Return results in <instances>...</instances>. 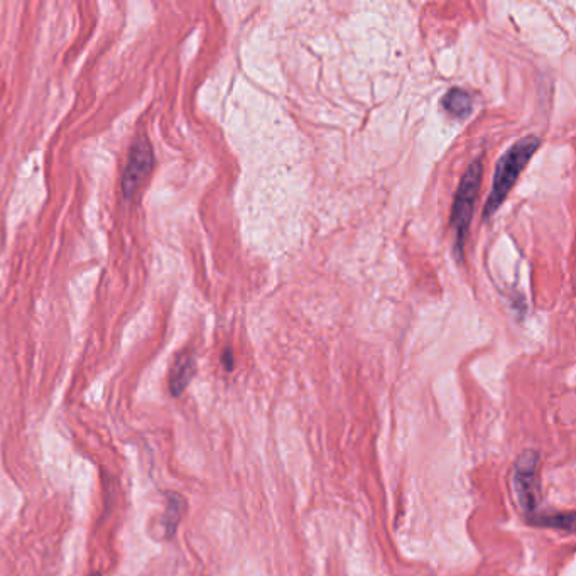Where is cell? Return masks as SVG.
<instances>
[{"label": "cell", "instance_id": "6da1fadb", "mask_svg": "<svg viewBox=\"0 0 576 576\" xmlns=\"http://www.w3.org/2000/svg\"><path fill=\"white\" fill-rule=\"evenodd\" d=\"M539 146H541L539 137H524L521 141H517L516 144L499 159L497 169H495L492 191H490L489 200L485 203V220H489V218L499 210L500 205L504 203L507 195H509V191L512 190V186L516 185L517 178H519V174L522 173V169L528 166L529 159L533 158Z\"/></svg>", "mask_w": 576, "mask_h": 576}, {"label": "cell", "instance_id": "52a82bcc", "mask_svg": "<svg viewBox=\"0 0 576 576\" xmlns=\"http://www.w3.org/2000/svg\"><path fill=\"white\" fill-rule=\"evenodd\" d=\"M183 507H185V502H183L180 495H168V511H166V517H164V526H166L168 536H173L174 529L180 524L181 516H183V511H185Z\"/></svg>", "mask_w": 576, "mask_h": 576}, {"label": "cell", "instance_id": "3957f363", "mask_svg": "<svg viewBox=\"0 0 576 576\" xmlns=\"http://www.w3.org/2000/svg\"><path fill=\"white\" fill-rule=\"evenodd\" d=\"M538 455L534 452L522 453L514 468V490L522 511L529 519L536 516L538 509Z\"/></svg>", "mask_w": 576, "mask_h": 576}, {"label": "cell", "instance_id": "277c9868", "mask_svg": "<svg viewBox=\"0 0 576 576\" xmlns=\"http://www.w3.org/2000/svg\"><path fill=\"white\" fill-rule=\"evenodd\" d=\"M154 164V151L147 137L141 136L134 141L125 163L122 176V190L127 198L136 195L142 183L146 181Z\"/></svg>", "mask_w": 576, "mask_h": 576}, {"label": "cell", "instance_id": "7a4b0ae2", "mask_svg": "<svg viewBox=\"0 0 576 576\" xmlns=\"http://www.w3.org/2000/svg\"><path fill=\"white\" fill-rule=\"evenodd\" d=\"M482 176H484L482 159H475L468 166L465 174H463L460 186H458L457 193H455L452 210V229L453 234H455V249H457L458 257L463 256V247H465L468 232H470V223H472L475 202H477V196H479Z\"/></svg>", "mask_w": 576, "mask_h": 576}, {"label": "cell", "instance_id": "ba28073f", "mask_svg": "<svg viewBox=\"0 0 576 576\" xmlns=\"http://www.w3.org/2000/svg\"><path fill=\"white\" fill-rule=\"evenodd\" d=\"M223 365H225L229 370L234 369V357H232V352H230V350H227V352L223 354Z\"/></svg>", "mask_w": 576, "mask_h": 576}, {"label": "cell", "instance_id": "5b68a950", "mask_svg": "<svg viewBox=\"0 0 576 576\" xmlns=\"http://www.w3.org/2000/svg\"><path fill=\"white\" fill-rule=\"evenodd\" d=\"M195 374V359L190 352H183L174 359L171 374H169V387L174 396H180L190 384L191 377Z\"/></svg>", "mask_w": 576, "mask_h": 576}, {"label": "cell", "instance_id": "8992f818", "mask_svg": "<svg viewBox=\"0 0 576 576\" xmlns=\"http://www.w3.org/2000/svg\"><path fill=\"white\" fill-rule=\"evenodd\" d=\"M441 105L453 117L465 119L472 112V95L463 88H452L441 100Z\"/></svg>", "mask_w": 576, "mask_h": 576}]
</instances>
